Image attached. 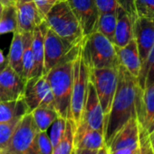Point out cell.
Masks as SVG:
<instances>
[{"instance_id":"6da1fadb","label":"cell","mask_w":154,"mask_h":154,"mask_svg":"<svg viewBox=\"0 0 154 154\" xmlns=\"http://www.w3.org/2000/svg\"><path fill=\"white\" fill-rule=\"evenodd\" d=\"M141 89L138 79L122 65L119 66V82L107 119L104 138L108 147L115 134L132 118H138Z\"/></svg>"},{"instance_id":"7a4b0ae2","label":"cell","mask_w":154,"mask_h":154,"mask_svg":"<svg viewBox=\"0 0 154 154\" xmlns=\"http://www.w3.org/2000/svg\"><path fill=\"white\" fill-rule=\"evenodd\" d=\"M81 55L90 69L119 68L117 47L98 31L85 37L81 45Z\"/></svg>"},{"instance_id":"3957f363","label":"cell","mask_w":154,"mask_h":154,"mask_svg":"<svg viewBox=\"0 0 154 154\" xmlns=\"http://www.w3.org/2000/svg\"><path fill=\"white\" fill-rule=\"evenodd\" d=\"M48 27L73 45H82L85 36L81 25L67 0H60L45 16Z\"/></svg>"},{"instance_id":"277c9868","label":"cell","mask_w":154,"mask_h":154,"mask_svg":"<svg viewBox=\"0 0 154 154\" xmlns=\"http://www.w3.org/2000/svg\"><path fill=\"white\" fill-rule=\"evenodd\" d=\"M74 60L60 63L45 74L54 94V108L64 119L69 118Z\"/></svg>"},{"instance_id":"5b68a950","label":"cell","mask_w":154,"mask_h":154,"mask_svg":"<svg viewBox=\"0 0 154 154\" xmlns=\"http://www.w3.org/2000/svg\"><path fill=\"white\" fill-rule=\"evenodd\" d=\"M90 82V68L85 63L82 55L81 49L80 54L73 61L72 70V89L70 103L69 118L73 124L74 128L80 124L86 98L88 94V85Z\"/></svg>"},{"instance_id":"8992f818","label":"cell","mask_w":154,"mask_h":154,"mask_svg":"<svg viewBox=\"0 0 154 154\" xmlns=\"http://www.w3.org/2000/svg\"><path fill=\"white\" fill-rule=\"evenodd\" d=\"M81 45H72L47 27L45 35L44 74L60 63L76 59L80 54Z\"/></svg>"},{"instance_id":"52a82bcc","label":"cell","mask_w":154,"mask_h":154,"mask_svg":"<svg viewBox=\"0 0 154 154\" xmlns=\"http://www.w3.org/2000/svg\"><path fill=\"white\" fill-rule=\"evenodd\" d=\"M105 115L99 101L96 90L90 81L88 85V94L80 124L74 132V147L83 135L91 130L105 131Z\"/></svg>"},{"instance_id":"ba28073f","label":"cell","mask_w":154,"mask_h":154,"mask_svg":"<svg viewBox=\"0 0 154 154\" xmlns=\"http://www.w3.org/2000/svg\"><path fill=\"white\" fill-rule=\"evenodd\" d=\"M90 81L95 87L107 122L118 86L119 68L90 69Z\"/></svg>"},{"instance_id":"9c48e42d","label":"cell","mask_w":154,"mask_h":154,"mask_svg":"<svg viewBox=\"0 0 154 154\" xmlns=\"http://www.w3.org/2000/svg\"><path fill=\"white\" fill-rule=\"evenodd\" d=\"M32 112L26 113L20 120L5 154H35V145L38 133Z\"/></svg>"},{"instance_id":"30bf717a","label":"cell","mask_w":154,"mask_h":154,"mask_svg":"<svg viewBox=\"0 0 154 154\" xmlns=\"http://www.w3.org/2000/svg\"><path fill=\"white\" fill-rule=\"evenodd\" d=\"M23 98L30 112L38 107L54 108V94L45 74L33 77L26 82Z\"/></svg>"},{"instance_id":"8fae6325","label":"cell","mask_w":154,"mask_h":154,"mask_svg":"<svg viewBox=\"0 0 154 154\" xmlns=\"http://www.w3.org/2000/svg\"><path fill=\"white\" fill-rule=\"evenodd\" d=\"M67 2L81 25L85 37L96 31L100 14L95 0H67Z\"/></svg>"},{"instance_id":"7c38bea8","label":"cell","mask_w":154,"mask_h":154,"mask_svg":"<svg viewBox=\"0 0 154 154\" xmlns=\"http://www.w3.org/2000/svg\"><path fill=\"white\" fill-rule=\"evenodd\" d=\"M134 39L136 40L142 64L146 62L154 45V20L131 17Z\"/></svg>"},{"instance_id":"4fadbf2b","label":"cell","mask_w":154,"mask_h":154,"mask_svg":"<svg viewBox=\"0 0 154 154\" xmlns=\"http://www.w3.org/2000/svg\"><path fill=\"white\" fill-rule=\"evenodd\" d=\"M15 6L17 14V30L19 32H33L45 21V17L34 0H17Z\"/></svg>"},{"instance_id":"5bb4252c","label":"cell","mask_w":154,"mask_h":154,"mask_svg":"<svg viewBox=\"0 0 154 154\" xmlns=\"http://www.w3.org/2000/svg\"><path fill=\"white\" fill-rule=\"evenodd\" d=\"M26 82L7 62L0 66V86L13 99L22 98Z\"/></svg>"},{"instance_id":"9a60e30c","label":"cell","mask_w":154,"mask_h":154,"mask_svg":"<svg viewBox=\"0 0 154 154\" xmlns=\"http://www.w3.org/2000/svg\"><path fill=\"white\" fill-rule=\"evenodd\" d=\"M138 121L149 134L154 131V83L140 92Z\"/></svg>"},{"instance_id":"2e32d148","label":"cell","mask_w":154,"mask_h":154,"mask_svg":"<svg viewBox=\"0 0 154 154\" xmlns=\"http://www.w3.org/2000/svg\"><path fill=\"white\" fill-rule=\"evenodd\" d=\"M140 143V122L138 118L131 119L113 137L108 146L110 151L136 146Z\"/></svg>"},{"instance_id":"e0dca14e","label":"cell","mask_w":154,"mask_h":154,"mask_svg":"<svg viewBox=\"0 0 154 154\" xmlns=\"http://www.w3.org/2000/svg\"><path fill=\"white\" fill-rule=\"evenodd\" d=\"M116 15L117 25L115 29L113 44L116 47L121 48L128 45L134 38L133 22L130 14L120 4L116 10Z\"/></svg>"},{"instance_id":"ac0fdd59","label":"cell","mask_w":154,"mask_h":154,"mask_svg":"<svg viewBox=\"0 0 154 154\" xmlns=\"http://www.w3.org/2000/svg\"><path fill=\"white\" fill-rule=\"evenodd\" d=\"M117 54L120 64L138 79L142 67V62L136 40L133 38L125 46L121 48L117 47Z\"/></svg>"},{"instance_id":"d6986e66","label":"cell","mask_w":154,"mask_h":154,"mask_svg":"<svg viewBox=\"0 0 154 154\" xmlns=\"http://www.w3.org/2000/svg\"><path fill=\"white\" fill-rule=\"evenodd\" d=\"M47 25L44 21L39 26L33 31L32 48L35 59V68L33 72V77L44 75L45 67V35L47 29Z\"/></svg>"},{"instance_id":"ffe728a7","label":"cell","mask_w":154,"mask_h":154,"mask_svg":"<svg viewBox=\"0 0 154 154\" xmlns=\"http://www.w3.org/2000/svg\"><path fill=\"white\" fill-rule=\"evenodd\" d=\"M31 112L24 98L0 102V123L22 118Z\"/></svg>"},{"instance_id":"44dd1931","label":"cell","mask_w":154,"mask_h":154,"mask_svg":"<svg viewBox=\"0 0 154 154\" xmlns=\"http://www.w3.org/2000/svg\"><path fill=\"white\" fill-rule=\"evenodd\" d=\"M131 17L154 20V0H118Z\"/></svg>"},{"instance_id":"7402d4cb","label":"cell","mask_w":154,"mask_h":154,"mask_svg":"<svg viewBox=\"0 0 154 154\" xmlns=\"http://www.w3.org/2000/svg\"><path fill=\"white\" fill-rule=\"evenodd\" d=\"M24 33L18 30L14 33L8 55L9 65L21 76L23 73V54H24Z\"/></svg>"},{"instance_id":"603a6c76","label":"cell","mask_w":154,"mask_h":154,"mask_svg":"<svg viewBox=\"0 0 154 154\" xmlns=\"http://www.w3.org/2000/svg\"><path fill=\"white\" fill-rule=\"evenodd\" d=\"M33 32L24 33V54H23V79L27 82L32 78L35 68V59L32 48Z\"/></svg>"},{"instance_id":"cb8c5ba5","label":"cell","mask_w":154,"mask_h":154,"mask_svg":"<svg viewBox=\"0 0 154 154\" xmlns=\"http://www.w3.org/2000/svg\"><path fill=\"white\" fill-rule=\"evenodd\" d=\"M31 112L39 131H47L59 117L56 110L50 107H38Z\"/></svg>"},{"instance_id":"d4e9b609","label":"cell","mask_w":154,"mask_h":154,"mask_svg":"<svg viewBox=\"0 0 154 154\" xmlns=\"http://www.w3.org/2000/svg\"><path fill=\"white\" fill-rule=\"evenodd\" d=\"M104 145H106L104 132L101 131L91 130L83 135L78 143L75 145L74 149L99 150Z\"/></svg>"},{"instance_id":"484cf974","label":"cell","mask_w":154,"mask_h":154,"mask_svg":"<svg viewBox=\"0 0 154 154\" xmlns=\"http://www.w3.org/2000/svg\"><path fill=\"white\" fill-rule=\"evenodd\" d=\"M17 31V14L15 5L4 6L0 18V35Z\"/></svg>"},{"instance_id":"4316f807","label":"cell","mask_w":154,"mask_h":154,"mask_svg":"<svg viewBox=\"0 0 154 154\" xmlns=\"http://www.w3.org/2000/svg\"><path fill=\"white\" fill-rule=\"evenodd\" d=\"M116 25H117L116 12L100 14L97 22L96 31L105 35L108 39H110L113 43Z\"/></svg>"},{"instance_id":"83f0119b","label":"cell","mask_w":154,"mask_h":154,"mask_svg":"<svg viewBox=\"0 0 154 154\" xmlns=\"http://www.w3.org/2000/svg\"><path fill=\"white\" fill-rule=\"evenodd\" d=\"M74 124L71 120H67L66 130L63 137L54 147L53 154H72L74 150Z\"/></svg>"},{"instance_id":"f1b7e54d","label":"cell","mask_w":154,"mask_h":154,"mask_svg":"<svg viewBox=\"0 0 154 154\" xmlns=\"http://www.w3.org/2000/svg\"><path fill=\"white\" fill-rule=\"evenodd\" d=\"M138 83L141 90L154 83V45L146 62L142 64L138 77Z\"/></svg>"},{"instance_id":"f546056e","label":"cell","mask_w":154,"mask_h":154,"mask_svg":"<svg viewBox=\"0 0 154 154\" xmlns=\"http://www.w3.org/2000/svg\"><path fill=\"white\" fill-rule=\"evenodd\" d=\"M22 118L0 123V152L1 153H4L5 150L8 149L12 136Z\"/></svg>"},{"instance_id":"4dcf8cb0","label":"cell","mask_w":154,"mask_h":154,"mask_svg":"<svg viewBox=\"0 0 154 154\" xmlns=\"http://www.w3.org/2000/svg\"><path fill=\"white\" fill-rule=\"evenodd\" d=\"M54 145L47 131H38L35 139V154H53Z\"/></svg>"},{"instance_id":"1f68e13d","label":"cell","mask_w":154,"mask_h":154,"mask_svg":"<svg viewBox=\"0 0 154 154\" xmlns=\"http://www.w3.org/2000/svg\"><path fill=\"white\" fill-rule=\"evenodd\" d=\"M67 120L68 119H64L59 116L52 124V126L49 128V132L48 131L47 132L49 134V137L52 140L54 147H55L63 137L65 130H66Z\"/></svg>"},{"instance_id":"d6a6232c","label":"cell","mask_w":154,"mask_h":154,"mask_svg":"<svg viewBox=\"0 0 154 154\" xmlns=\"http://www.w3.org/2000/svg\"><path fill=\"white\" fill-rule=\"evenodd\" d=\"M99 14L116 12L119 7L118 0H95Z\"/></svg>"},{"instance_id":"836d02e7","label":"cell","mask_w":154,"mask_h":154,"mask_svg":"<svg viewBox=\"0 0 154 154\" xmlns=\"http://www.w3.org/2000/svg\"><path fill=\"white\" fill-rule=\"evenodd\" d=\"M140 154H153L149 133L140 124Z\"/></svg>"},{"instance_id":"e575fe53","label":"cell","mask_w":154,"mask_h":154,"mask_svg":"<svg viewBox=\"0 0 154 154\" xmlns=\"http://www.w3.org/2000/svg\"><path fill=\"white\" fill-rule=\"evenodd\" d=\"M60 0H34L37 8L45 18V16L49 13V11L53 8V7Z\"/></svg>"},{"instance_id":"d590c367","label":"cell","mask_w":154,"mask_h":154,"mask_svg":"<svg viewBox=\"0 0 154 154\" xmlns=\"http://www.w3.org/2000/svg\"><path fill=\"white\" fill-rule=\"evenodd\" d=\"M110 154H140V143L136 146H132L130 148H125L115 151H110Z\"/></svg>"},{"instance_id":"8d00e7d4","label":"cell","mask_w":154,"mask_h":154,"mask_svg":"<svg viewBox=\"0 0 154 154\" xmlns=\"http://www.w3.org/2000/svg\"><path fill=\"white\" fill-rule=\"evenodd\" d=\"M98 150H92V149H74V154H97Z\"/></svg>"},{"instance_id":"74e56055","label":"cell","mask_w":154,"mask_h":154,"mask_svg":"<svg viewBox=\"0 0 154 154\" xmlns=\"http://www.w3.org/2000/svg\"><path fill=\"white\" fill-rule=\"evenodd\" d=\"M9 100H13L3 89L2 87L0 86V102H3V101H9ZM16 100V99H15Z\"/></svg>"},{"instance_id":"f35d334b","label":"cell","mask_w":154,"mask_h":154,"mask_svg":"<svg viewBox=\"0 0 154 154\" xmlns=\"http://www.w3.org/2000/svg\"><path fill=\"white\" fill-rule=\"evenodd\" d=\"M7 62H8V57H6L4 55L3 51L1 50V48H0V66L3 65L4 63H6Z\"/></svg>"},{"instance_id":"ab89813d","label":"cell","mask_w":154,"mask_h":154,"mask_svg":"<svg viewBox=\"0 0 154 154\" xmlns=\"http://www.w3.org/2000/svg\"><path fill=\"white\" fill-rule=\"evenodd\" d=\"M97 154H110V150H109V148L104 145L103 148H101L99 150H98V153Z\"/></svg>"},{"instance_id":"60d3db41","label":"cell","mask_w":154,"mask_h":154,"mask_svg":"<svg viewBox=\"0 0 154 154\" xmlns=\"http://www.w3.org/2000/svg\"><path fill=\"white\" fill-rule=\"evenodd\" d=\"M149 141H150V145H151V149H152V151H153V154H154V131L149 134Z\"/></svg>"},{"instance_id":"b9f144b4","label":"cell","mask_w":154,"mask_h":154,"mask_svg":"<svg viewBox=\"0 0 154 154\" xmlns=\"http://www.w3.org/2000/svg\"><path fill=\"white\" fill-rule=\"evenodd\" d=\"M16 1H17V0H0V2H1L4 6L15 5L16 4Z\"/></svg>"},{"instance_id":"7bdbcfd3","label":"cell","mask_w":154,"mask_h":154,"mask_svg":"<svg viewBox=\"0 0 154 154\" xmlns=\"http://www.w3.org/2000/svg\"><path fill=\"white\" fill-rule=\"evenodd\" d=\"M3 9H4V5L1 2H0V18H1L2 13H3Z\"/></svg>"},{"instance_id":"ee69618b","label":"cell","mask_w":154,"mask_h":154,"mask_svg":"<svg viewBox=\"0 0 154 154\" xmlns=\"http://www.w3.org/2000/svg\"><path fill=\"white\" fill-rule=\"evenodd\" d=\"M0 154H5V153H1V152H0Z\"/></svg>"},{"instance_id":"f6af8a7d","label":"cell","mask_w":154,"mask_h":154,"mask_svg":"<svg viewBox=\"0 0 154 154\" xmlns=\"http://www.w3.org/2000/svg\"><path fill=\"white\" fill-rule=\"evenodd\" d=\"M72 154H74V150H73V152H72Z\"/></svg>"}]
</instances>
